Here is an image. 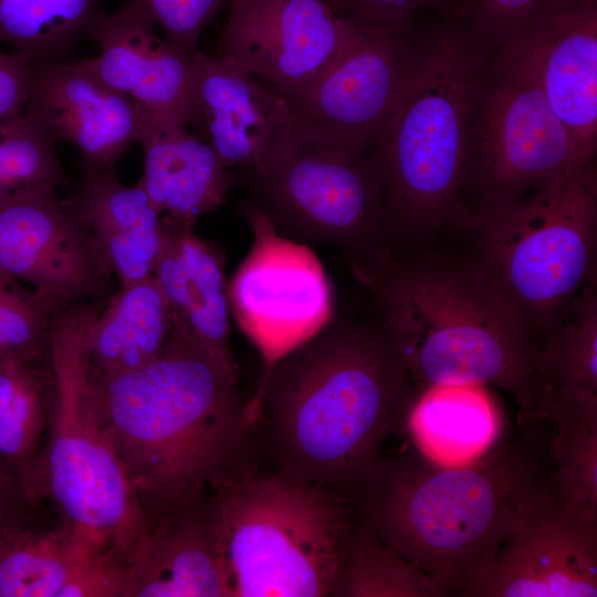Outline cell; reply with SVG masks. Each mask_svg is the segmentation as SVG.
<instances>
[{"label": "cell", "mask_w": 597, "mask_h": 597, "mask_svg": "<svg viewBox=\"0 0 597 597\" xmlns=\"http://www.w3.org/2000/svg\"><path fill=\"white\" fill-rule=\"evenodd\" d=\"M82 541L59 521L0 526V597H57Z\"/></svg>", "instance_id": "f1b7e54d"}, {"label": "cell", "mask_w": 597, "mask_h": 597, "mask_svg": "<svg viewBox=\"0 0 597 597\" xmlns=\"http://www.w3.org/2000/svg\"><path fill=\"white\" fill-rule=\"evenodd\" d=\"M92 389L149 530L207 494L249 425L239 379L174 316L153 363Z\"/></svg>", "instance_id": "3957f363"}, {"label": "cell", "mask_w": 597, "mask_h": 597, "mask_svg": "<svg viewBox=\"0 0 597 597\" xmlns=\"http://www.w3.org/2000/svg\"><path fill=\"white\" fill-rule=\"evenodd\" d=\"M164 219V242L153 275L170 304L172 316L226 371L239 379L230 346L224 254L218 245L197 235L193 227Z\"/></svg>", "instance_id": "d6986e66"}, {"label": "cell", "mask_w": 597, "mask_h": 597, "mask_svg": "<svg viewBox=\"0 0 597 597\" xmlns=\"http://www.w3.org/2000/svg\"><path fill=\"white\" fill-rule=\"evenodd\" d=\"M355 27L338 18L326 0H231L214 56L286 100L323 72Z\"/></svg>", "instance_id": "5bb4252c"}, {"label": "cell", "mask_w": 597, "mask_h": 597, "mask_svg": "<svg viewBox=\"0 0 597 597\" xmlns=\"http://www.w3.org/2000/svg\"><path fill=\"white\" fill-rule=\"evenodd\" d=\"M102 0H0V45L34 63L60 61L85 39Z\"/></svg>", "instance_id": "f546056e"}, {"label": "cell", "mask_w": 597, "mask_h": 597, "mask_svg": "<svg viewBox=\"0 0 597 597\" xmlns=\"http://www.w3.org/2000/svg\"><path fill=\"white\" fill-rule=\"evenodd\" d=\"M128 597H229L207 494L150 528L130 565Z\"/></svg>", "instance_id": "ffe728a7"}, {"label": "cell", "mask_w": 597, "mask_h": 597, "mask_svg": "<svg viewBox=\"0 0 597 597\" xmlns=\"http://www.w3.org/2000/svg\"><path fill=\"white\" fill-rule=\"evenodd\" d=\"M347 260L418 391L495 386L514 397L519 418L530 413L536 343L474 259L407 260L384 244Z\"/></svg>", "instance_id": "277c9868"}, {"label": "cell", "mask_w": 597, "mask_h": 597, "mask_svg": "<svg viewBox=\"0 0 597 597\" xmlns=\"http://www.w3.org/2000/svg\"><path fill=\"white\" fill-rule=\"evenodd\" d=\"M589 163L548 105L530 52L493 53L467 137L461 195L464 202L470 192L469 209L490 213Z\"/></svg>", "instance_id": "30bf717a"}, {"label": "cell", "mask_w": 597, "mask_h": 597, "mask_svg": "<svg viewBox=\"0 0 597 597\" xmlns=\"http://www.w3.org/2000/svg\"><path fill=\"white\" fill-rule=\"evenodd\" d=\"M35 63L18 52L0 49V122L25 111Z\"/></svg>", "instance_id": "f35d334b"}, {"label": "cell", "mask_w": 597, "mask_h": 597, "mask_svg": "<svg viewBox=\"0 0 597 597\" xmlns=\"http://www.w3.org/2000/svg\"><path fill=\"white\" fill-rule=\"evenodd\" d=\"M171 327L170 304L154 275L121 286L88 329L86 352L92 383H105L153 363Z\"/></svg>", "instance_id": "d4e9b609"}, {"label": "cell", "mask_w": 597, "mask_h": 597, "mask_svg": "<svg viewBox=\"0 0 597 597\" xmlns=\"http://www.w3.org/2000/svg\"><path fill=\"white\" fill-rule=\"evenodd\" d=\"M100 307L75 304L52 317L54 392L41 467V496L72 532L119 552L132 565L149 534L102 425L86 342Z\"/></svg>", "instance_id": "52a82bcc"}, {"label": "cell", "mask_w": 597, "mask_h": 597, "mask_svg": "<svg viewBox=\"0 0 597 597\" xmlns=\"http://www.w3.org/2000/svg\"><path fill=\"white\" fill-rule=\"evenodd\" d=\"M55 190L0 207V268L30 287L52 317L103 294L113 273Z\"/></svg>", "instance_id": "4fadbf2b"}, {"label": "cell", "mask_w": 597, "mask_h": 597, "mask_svg": "<svg viewBox=\"0 0 597 597\" xmlns=\"http://www.w3.org/2000/svg\"><path fill=\"white\" fill-rule=\"evenodd\" d=\"M242 175L249 200L286 238L328 243L346 256L386 244L384 181L374 148L295 128L266 163Z\"/></svg>", "instance_id": "9c48e42d"}, {"label": "cell", "mask_w": 597, "mask_h": 597, "mask_svg": "<svg viewBox=\"0 0 597 597\" xmlns=\"http://www.w3.org/2000/svg\"><path fill=\"white\" fill-rule=\"evenodd\" d=\"M51 506L33 503L11 465L0 455V526L15 523H52Z\"/></svg>", "instance_id": "74e56055"}, {"label": "cell", "mask_w": 597, "mask_h": 597, "mask_svg": "<svg viewBox=\"0 0 597 597\" xmlns=\"http://www.w3.org/2000/svg\"><path fill=\"white\" fill-rule=\"evenodd\" d=\"M54 392L51 355L0 362V455L19 475L30 500L41 506V467Z\"/></svg>", "instance_id": "4316f807"}, {"label": "cell", "mask_w": 597, "mask_h": 597, "mask_svg": "<svg viewBox=\"0 0 597 597\" xmlns=\"http://www.w3.org/2000/svg\"><path fill=\"white\" fill-rule=\"evenodd\" d=\"M545 441L534 429L461 465L421 453L380 457L346 495L388 548L464 596L491 569L542 486Z\"/></svg>", "instance_id": "7a4b0ae2"}, {"label": "cell", "mask_w": 597, "mask_h": 597, "mask_svg": "<svg viewBox=\"0 0 597 597\" xmlns=\"http://www.w3.org/2000/svg\"><path fill=\"white\" fill-rule=\"evenodd\" d=\"M239 211L252 244L228 282L230 313L263 362V375L335 317L332 282L316 254L282 235L249 199ZM262 375V376H263Z\"/></svg>", "instance_id": "8fae6325"}, {"label": "cell", "mask_w": 597, "mask_h": 597, "mask_svg": "<svg viewBox=\"0 0 597 597\" xmlns=\"http://www.w3.org/2000/svg\"><path fill=\"white\" fill-rule=\"evenodd\" d=\"M140 144L144 172L138 184L164 218L195 227L223 205L235 179L209 143L186 126L148 117Z\"/></svg>", "instance_id": "603a6c76"}, {"label": "cell", "mask_w": 597, "mask_h": 597, "mask_svg": "<svg viewBox=\"0 0 597 597\" xmlns=\"http://www.w3.org/2000/svg\"><path fill=\"white\" fill-rule=\"evenodd\" d=\"M584 0H471L468 29L490 53L526 51L558 18Z\"/></svg>", "instance_id": "d6a6232c"}, {"label": "cell", "mask_w": 597, "mask_h": 597, "mask_svg": "<svg viewBox=\"0 0 597 597\" xmlns=\"http://www.w3.org/2000/svg\"><path fill=\"white\" fill-rule=\"evenodd\" d=\"M426 573L380 542L353 514L331 597H444Z\"/></svg>", "instance_id": "4dcf8cb0"}, {"label": "cell", "mask_w": 597, "mask_h": 597, "mask_svg": "<svg viewBox=\"0 0 597 597\" xmlns=\"http://www.w3.org/2000/svg\"><path fill=\"white\" fill-rule=\"evenodd\" d=\"M51 321L33 291L0 268V362L50 357Z\"/></svg>", "instance_id": "836d02e7"}, {"label": "cell", "mask_w": 597, "mask_h": 597, "mask_svg": "<svg viewBox=\"0 0 597 597\" xmlns=\"http://www.w3.org/2000/svg\"><path fill=\"white\" fill-rule=\"evenodd\" d=\"M597 596V523L563 506L544 485L464 597Z\"/></svg>", "instance_id": "9a60e30c"}, {"label": "cell", "mask_w": 597, "mask_h": 597, "mask_svg": "<svg viewBox=\"0 0 597 597\" xmlns=\"http://www.w3.org/2000/svg\"><path fill=\"white\" fill-rule=\"evenodd\" d=\"M25 112L55 143L77 147L84 168L100 170H115L148 123L143 108L104 83L86 59L35 63Z\"/></svg>", "instance_id": "e0dca14e"}, {"label": "cell", "mask_w": 597, "mask_h": 597, "mask_svg": "<svg viewBox=\"0 0 597 597\" xmlns=\"http://www.w3.org/2000/svg\"><path fill=\"white\" fill-rule=\"evenodd\" d=\"M137 4L101 13L90 33L100 54L86 59L97 76L133 100L156 122L192 126L199 134L195 52L160 38Z\"/></svg>", "instance_id": "2e32d148"}, {"label": "cell", "mask_w": 597, "mask_h": 597, "mask_svg": "<svg viewBox=\"0 0 597 597\" xmlns=\"http://www.w3.org/2000/svg\"><path fill=\"white\" fill-rule=\"evenodd\" d=\"M417 394L381 322L335 316L262 376L247 418L279 462L346 498Z\"/></svg>", "instance_id": "6da1fadb"}, {"label": "cell", "mask_w": 597, "mask_h": 597, "mask_svg": "<svg viewBox=\"0 0 597 597\" xmlns=\"http://www.w3.org/2000/svg\"><path fill=\"white\" fill-rule=\"evenodd\" d=\"M467 12L411 22L404 85L374 148L387 234L478 227L461 193L469 126L492 53L470 34Z\"/></svg>", "instance_id": "5b68a950"}, {"label": "cell", "mask_w": 597, "mask_h": 597, "mask_svg": "<svg viewBox=\"0 0 597 597\" xmlns=\"http://www.w3.org/2000/svg\"><path fill=\"white\" fill-rule=\"evenodd\" d=\"M129 569L119 552L84 538L57 597H128Z\"/></svg>", "instance_id": "e575fe53"}, {"label": "cell", "mask_w": 597, "mask_h": 597, "mask_svg": "<svg viewBox=\"0 0 597 597\" xmlns=\"http://www.w3.org/2000/svg\"><path fill=\"white\" fill-rule=\"evenodd\" d=\"M406 425L422 455L461 465L493 448L501 418L485 387L441 385L418 391Z\"/></svg>", "instance_id": "484cf974"}, {"label": "cell", "mask_w": 597, "mask_h": 597, "mask_svg": "<svg viewBox=\"0 0 597 597\" xmlns=\"http://www.w3.org/2000/svg\"><path fill=\"white\" fill-rule=\"evenodd\" d=\"M143 9L167 39L195 52L206 25L228 0H129Z\"/></svg>", "instance_id": "8d00e7d4"}, {"label": "cell", "mask_w": 597, "mask_h": 597, "mask_svg": "<svg viewBox=\"0 0 597 597\" xmlns=\"http://www.w3.org/2000/svg\"><path fill=\"white\" fill-rule=\"evenodd\" d=\"M478 219L474 260L537 344L597 276L596 161Z\"/></svg>", "instance_id": "ba28073f"}, {"label": "cell", "mask_w": 597, "mask_h": 597, "mask_svg": "<svg viewBox=\"0 0 597 597\" xmlns=\"http://www.w3.org/2000/svg\"><path fill=\"white\" fill-rule=\"evenodd\" d=\"M411 22L356 25L323 72L285 100L295 128L318 138L375 148L404 85Z\"/></svg>", "instance_id": "7c38bea8"}, {"label": "cell", "mask_w": 597, "mask_h": 597, "mask_svg": "<svg viewBox=\"0 0 597 597\" xmlns=\"http://www.w3.org/2000/svg\"><path fill=\"white\" fill-rule=\"evenodd\" d=\"M200 135L228 168L248 172L295 133L286 101L240 66L195 52Z\"/></svg>", "instance_id": "ac0fdd59"}, {"label": "cell", "mask_w": 597, "mask_h": 597, "mask_svg": "<svg viewBox=\"0 0 597 597\" xmlns=\"http://www.w3.org/2000/svg\"><path fill=\"white\" fill-rule=\"evenodd\" d=\"M55 144L25 111L0 122V207L66 182Z\"/></svg>", "instance_id": "1f68e13d"}, {"label": "cell", "mask_w": 597, "mask_h": 597, "mask_svg": "<svg viewBox=\"0 0 597 597\" xmlns=\"http://www.w3.org/2000/svg\"><path fill=\"white\" fill-rule=\"evenodd\" d=\"M527 422L544 434L547 491L575 515L597 523V394H544Z\"/></svg>", "instance_id": "cb8c5ba5"}, {"label": "cell", "mask_w": 597, "mask_h": 597, "mask_svg": "<svg viewBox=\"0 0 597 597\" xmlns=\"http://www.w3.org/2000/svg\"><path fill=\"white\" fill-rule=\"evenodd\" d=\"M533 371L534 404L548 392L597 394V276L569 302L538 341Z\"/></svg>", "instance_id": "83f0119b"}, {"label": "cell", "mask_w": 597, "mask_h": 597, "mask_svg": "<svg viewBox=\"0 0 597 597\" xmlns=\"http://www.w3.org/2000/svg\"><path fill=\"white\" fill-rule=\"evenodd\" d=\"M65 202L93 235L121 286L153 276L165 219L138 182L126 186L115 170L84 168Z\"/></svg>", "instance_id": "7402d4cb"}, {"label": "cell", "mask_w": 597, "mask_h": 597, "mask_svg": "<svg viewBox=\"0 0 597 597\" xmlns=\"http://www.w3.org/2000/svg\"><path fill=\"white\" fill-rule=\"evenodd\" d=\"M552 111L586 161L597 154V0L558 18L526 50Z\"/></svg>", "instance_id": "44dd1931"}, {"label": "cell", "mask_w": 597, "mask_h": 597, "mask_svg": "<svg viewBox=\"0 0 597 597\" xmlns=\"http://www.w3.org/2000/svg\"><path fill=\"white\" fill-rule=\"evenodd\" d=\"M471 0H326L334 13L354 25L406 24L426 13L451 17Z\"/></svg>", "instance_id": "d590c367"}, {"label": "cell", "mask_w": 597, "mask_h": 597, "mask_svg": "<svg viewBox=\"0 0 597 597\" xmlns=\"http://www.w3.org/2000/svg\"><path fill=\"white\" fill-rule=\"evenodd\" d=\"M207 496L229 597H331L346 498L279 462L250 425Z\"/></svg>", "instance_id": "8992f818"}]
</instances>
